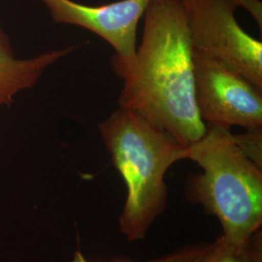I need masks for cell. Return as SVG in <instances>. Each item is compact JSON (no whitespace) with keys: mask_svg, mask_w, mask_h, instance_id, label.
Instances as JSON below:
<instances>
[{"mask_svg":"<svg viewBox=\"0 0 262 262\" xmlns=\"http://www.w3.org/2000/svg\"><path fill=\"white\" fill-rule=\"evenodd\" d=\"M134 62L115 72L122 81L119 105L139 114L188 148L206 124L194 100L193 47L180 0H151Z\"/></svg>","mask_w":262,"mask_h":262,"instance_id":"cell-1","label":"cell"},{"mask_svg":"<svg viewBox=\"0 0 262 262\" xmlns=\"http://www.w3.org/2000/svg\"><path fill=\"white\" fill-rule=\"evenodd\" d=\"M98 129L113 164L126 187V200L119 220L120 231L129 241L143 239L166 205L165 174L187 148L169 132L137 113L119 108Z\"/></svg>","mask_w":262,"mask_h":262,"instance_id":"cell-2","label":"cell"},{"mask_svg":"<svg viewBox=\"0 0 262 262\" xmlns=\"http://www.w3.org/2000/svg\"><path fill=\"white\" fill-rule=\"evenodd\" d=\"M186 159L202 169L188 180V195L219 219L226 240L240 243L260 230L261 167L244 154L230 129L206 124Z\"/></svg>","mask_w":262,"mask_h":262,"instance_id":"cell-3","label":"cell"},{"mask_svg":"<svg viewBox=\"0 0 262 262\" xmlns=\"http://www.w3.org/2000/svg\"><path fill=\"white\" fill-rule=\"evenodd\" d=\"M194 50L222 60L262 90V43L238 24L235 0H180Z\"/></svg>","mask_w":262,"mask_h":262,"instance_id":"cell-4","label":"cell"},{"mask_svg":"<svg viewBox=\"0 0 262 262\" xmlns=\"http://www.w3.org/2000/svg\"><path fill=\"white\" fill-rule=\"evenodd\" d=\"M194 100L205 124L224 129L262 127V90L222 60L192 52Z\"/></svg>","mask_w":262,"mask_h":262,"instance_id":"cell-5","label":"cell"},{"mask_svg":"<svg viewBox=\"0 0 262 262\" xmlns=\"http://www.w3.org/2000/svg\"><path fill=\"white\" fill-rule=\"evenodd\" d=\"M59 25L84 28L106 41L116 52L114 72L125 69L136 56L137 28L151 0H119L86 5L74 0H39Z\"/></svg>","mask_w":262,"mask_h":262,"instance_id":"cell-6","label":"cell"},{"mask_svg":"<svg viewBox=\"0 0 262 262\" xmlns=\"http://www.w3.org/2000/svg\"><path fill=\"white\" fill-rule=\"evenodd\" d=\"M75 49L69 46L29 58H19L15 56L8 34L0 27V107L10 106L18 94L37 84L48 67Z\"/></svg>","mask_w":262,"mask_h":262,"instance_id":"cell-7","label":"cell"},{"mask_svg":"<svg viewBox=\"0 0 262 262\" xmlns=\"http://www.w3.org/2000/svg\"><path fill=\"white\" fill-rule=\"evenodd\" d=\"M202 262H262L261 231L240 243L220 237L211 244Z\"/></svg>","mask_w":262,"mask_h":262,"instance_id":"cell-8","label":"cell"},{"mask_svg":"<svg viewBox=\"0 0 262 262\" xmlns=\"http://www.w3.org/2000/svg\"><path fill=\"white\" fill-rule=\"evenodd\" d=\"M210 245H202V246H194L188 247L186 249L180 250L176 253H171L166 256H162L160 258L152 259L147 262H202L207 253L210 250ZM73 262H90L84 258L83 253L80 251L76 252ZM110 262H138L133 261L127 258H118Z\"/></svg>","mask_w":262,"mask_h":262,"instance_id":"cell-9","label":"cell"},{"mask_svg":"<svg viewBox=\"0 0 262 262\" xmlns=\"http://www.w3.org/2000/svg\"><path fill=\"white\" fill-rule=\"evenodd\" d=\"M244 154L257 166H262V127L245 129L242 134H233Z\"/></svg>","mask_w":262,"mask_h":262,"instance_id":"cell-10","label":"cell"},{"mask_svg":"<svg viewBox=\"0 0 262 262\" xmlns=\"http://www.w3.org/2000/svg\"><path fill=\"white\" fill-rule=\"evenodd\" d=\"M239 7H243L262 29V3L259 0H235Z\"/></svg>","mask_w":262,"mask_h":262,"instance_id":"cell-11","label":"cell"}]
</instances>
